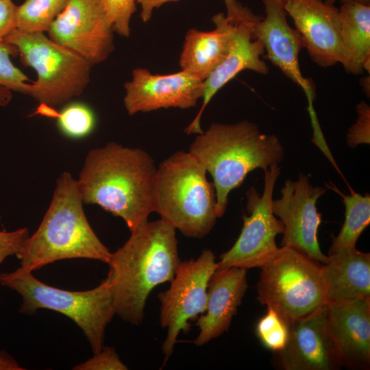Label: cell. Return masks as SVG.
<instances>
[{
  "label": "cell",
  "mask_w": 370,
  "mask_h": 370,
  "mask_svg": "<svg viewBox=\"0 0 370 370\" xmlns=\"http://www.w3.org/2000/svg\"><path fill=\"white\" fill-rule=\"evenodd\" d=\"M283 5L312 61L322 68L341 64L339 9L323 0H284Z\"/></svg>",
  "instance_id": "15"
},
{
  "label": "cell",
  "mask_w": 370,
  "mask_h": 370,
  "mask_svg": "<svg viewBox=\"0 0 370 370\" xmlns=\"http://www.w3.org/2000/svg\"><path fill=\"white\" fill-rule=\"evenodd\" d=\"M156 170L153 158L141 149L115 142L94 149L77 180L83 203L97 204L121 218L132 232L153 212Z\"/></svg>",
  "instance_id": "2"
},
{
  "label": "cell",
  "mask_w": 370,
  "mask_h": 370,
  "mask_svg": "<svg viewBox=\"0 0 370 370\" xmlns=\"http://www.w3.org/2000/svg\"><path fill=\"white\" fill-rule=\"evenodd\" d=\"M325 2L334 5L337 1H339L341 4L347 3H358L365 5H370V0H325Z\"/></svg>",
  "instance_id": "37"
},
{
  "label": "cell",
  "mask_w": 370,
  "mask_h": 370,
  "mask_svg": "<svg viewBox=\"0 0 370 370\" xmlns=\"http://www.w3.org/2000/svg\"><path fill=\"white\" fill-rule=\"evenodd\" d=\"M290 324L275 310L267 307L266 314L256 324V335L266 348L278 353L284 349L288 341Z\"/></svg>",
  "instance_id": "26"
},
{
  "label": "cell",
  "mask_w": 370,
  "mask_h": 370,
  "mask_svg": "<svg viewBox=\"0 0 370 370\" xmlns=\"http://www.w3.org/2000/svg\"><path fill=\"white\" fill-rule=\"evenodd\" d=\"M206 174L201 162L184 151L171 155L156 170L153 212L186 237L208 235L218 218L215 187Z\"/></svg>",
  "instance_id": "5"
},
{
  "label": "cell",
  "mask_w": 370,
  "mask_h": 370,
  "mask_svg": "<svg viewBox=\"0 0 370 370\" xmlns=\"http://www.w3.org/2000/svg\"><path fill=\"white\" fill-rule=\"evenodd\" d=\"M124 88V106L130 115H134L161 108H193L202 99L204 81L182 70L160 75L136 68Z\"/></svg>",
  "instance_id": "14"
},
{
  "label": "cell",
  "mask_w": 370,
  "mask_h": 370,
  "mask_svg": "<svg viewBox=\"0 0 370 370\" xmlns=\"http://www.w3.org/2000/svg\"><path fill=\"white\" fill-rule=\"evenodd\" d=\"M262 195L254 187L246 192L247 211L243 215V226L233 245L221 256L217 269L240 267L245 269L261 268L277 254L280 247L275 243L278 234L284 232L282 222L273 212V194L280 175V167L273 164L264 171Z\"/></svg>",
  "instance_id": "10"
},
{
  "label": "cell",
  "mask_w": 370,
  "mask_h": 370,
  "mask_svg": "<svg viewBox=\"0 0 370 370\" xmlns=\"http://www.w3.org/2000/svg\"><path fill=\"white\" fill-rule=\"evenodd\" d=\"M4 40L16 47L24 66L36 71L29 95L40 104H62L79 96L90 81L92 65L44 33L16 29Z\"/></svg>",
  "instance_id": "7"
},
{
  "label": "cell",
  "mask_w": 370,
  "mask_h": 370,
  "mask_svg": "<svg viewBox=\"0 0 370 370\" xmlns=\"http://www.w3.org/2000/svg\"><path fill=\"white\" fill-rule=\"evenodd\" d=\"M175 229L160 219L131 232L108 262L115 314L140 325L147 299L157 286L170 282L180 262Z\"/></svg>",
  "instance_id": "1"
},
{
  "label": "cell",
  "mask_w": 370,
  "mask_h": 370,
  "mask_svg": "<svg viewBox=\"0 0 370 370\" xmlns=\"http://www.w3.org/2000/svg\"><path fill=\"white\" fill-rule=\"evenodd\" d=\"M188 151L213 179L218 218L225 212L230 192L243 184L249 173L279 164L284 154L277 136L262 133L247 120L212 123L197 134Z\"/></svg>",
  "instance_id": "3"
},
{
  "label": "cell",
  "mask_w": 370,
  "mask_h": 370,
  "mask_svg": "<svg viewBox=\"0 0 370 370\" xmlns=\"http://www.w3.org/2000/svg\"><path fill=\"white\" fill-rule=\"evenodd\" d=\"M325 320L343 365L351 369H369L370 301L350 299L328 303Z\"/></svg>",
  "instance_id": "17"
},
{
  "label": "cell",
  "mask_w": 370,
  "mask_h": 370,
  "mask_svg": "<svg viewBox=\"0 0 370 370\" xmlns=\"http://www.w3.org/2000/svg\"><path fill=\"white\" fill-rule=\"evenodd\" d=\"M321 264L299 251L280 247L261 267L258 299L288 322L328 304L321 276Z\"/></svg>",
  "instance_id": "8"
},
{
  "label": "cell",
  "mask_w": 370,
  "mask_h": 370,
  "mask_svg": "<svg viewBox=\"0 0 370 370\" xmlns=\"http://www.w3.org/2000/svg\"><path fill=\"white\" fill-rule=\"evenodd\" d=\"M357 119L347 134V142L350 147L361 143H369L370 107L365 101L356 106Z\"/></svg>",
  "instance_id": "30"
},
{
  "label": "cell",
  "mask_w": 370,
  "mask_h": 370,
  "mask_svg": "<svg viewBox=\"0 0 370 370\" xmlns=\"http://www.w3.org/2000/svg\"><path fill=\"white\" fill-rule=\"evenodd\" d=\"M284 0H262L265 16L254 24V34L262 44L267 58L283 74L303 89L308 99L307 110L312 126L319 124L313 107L315 88L312 79L301 71L299 54L304 44L301 36L292 28L284 8Z\"/></svg>",
  "instance_id": "13"
},
{
  "label": "cell",
  "mask_w": 370,
  "mask_h": 370,
  "mask_svg": "<svg viewBox=\"0 0 370 370\" xmlns=\"http://www.w3.org/2000/svg\"><path fill=\"white\" fill-rule=\"evenodd\" d=\"M23 369L7 353L0 352V370H18Z\"/></svg>",
  "instance_id": "35"
},
{
  "label": "cell",
  "mask_w": 370,
  "mask_h": 370,
  "mask_svg": "<svg viewBox=\"0 0 370 370\" xmlns=\"http://www.w3.org/2000/svg\"><path fill=\"white\" fill-rule=\"evenodd\" d=\"M215 29H190L186 34L180 56L182 71L204 81L225 57L230 47L234 23L222 12L212 18Z\"/></svg>",
  "instance_id": "21"
},
{
  "label": "cell",
  "mask_w": 370,
  "mask_h": 370,
  "mask_svg": "<svg viewBox=\"0 0 370 370\" xmlns=\"http://www.w3.org/2000/svg\"><path fill=\"white\" fill-rule=\"evenodd\" d=\"M68 0H25L16 8V29L24 33H44L62 12Z\"/></svg>",
  "instance_id": "24"
},
{
  "label": "cell",
  "mask_w": 370,
  "mask_h": 370,
  "mask_svg": "<svg viewBox=\"0 0 370 370\" xmlns=\"http://www.w3.org/2000/svg\"><path fill=\"white\" fill-rule=\"evenodd\" d=\"M324 293L328 303L350 299L370 301V254L356 248L328 256L321 266Z\"/></svg>",
  "instance_id": "20"
},
{
  "label": "cell",
  "mask_w": 370,
  "mask_h": 370,
  "mask_svg": "<svg viewBox=\"0 0 370 370\" xmlns=\"http://www.w3.org/2000/svg\"><path fill=\"white\" fill-rule=\"evenodd\" d=\"M47 116L57 118L61 132L71 138H82L89 134L95 125L92 110L82 103H73L57 112L49 108Z\"/></svg>",
  "instance_id": "25"
},
{
  "label": "cell",
  "mask_w": 370,
  "mask_h": 370,
  "mask_svg": "<svg viewBox=\"0 0 370 370\" xmlns=\"http://www.w3.org/2000/svg\"><path fill=\"white\" fill-rule=\"evenodd\" d=\"M226 8V17L233 23H255L261 17L243 5L237 0H223Z\"/></svg>",
  "instance_id": "33"
},
{
  "label": "cell",
  "mask_w": 370,
  "mask_h": 370,
  "mask_svg": "<svg viewBox=\"0 0 370 370\" xmlns=\"http://www.w3.org/2000/svg\"><path fill=\"white\" fill-rule=\"evenodd\" d=\"M217 267L214 253L205 249L197 258L180 261L169 288L158 295L160 323L166 329L162 346L164 363L173 354L180 334L189 331V321L205 312L208 283Z\"/></svg>",
  "instance_id": "9"
},
{
  "label": "cell",
  "mask_w": 370,
  "mask_h": 370,
  "mask_svg": "<svg viewBox=\"0 0 370 370\" xmlns=\"http://www.w3.org/2000/svg\"><path fill=\"white\" fill-rule=\"evenodd\" d=\"M326 304L291 323L288 341L278 353L283 369L336 370L343 367L327 327Z\"/></svg>",
  "instance_id": "16"
},
{
  "label": "cell",
  "mask_w": 370,
  "mask_h": 370,
  "mask_svg": "<svg viewBox=\"0 0 370 370\" xmlns=\"http://www.w3.org/2000/svg\"><path fill=\"white\" fill-rule=\"evenodd\" d=\"M77 180L62 173L50 205L36 231L26 238L16 256L28 271L57 260L87 258L108 263L111 252L90 225Z\"/></svg>",
  "instance_id": "4"
},
{
  "label": "cell",
  "mask_w": 370,
  "mask_h": 370,
  "mask_svg": "<svg viewBox=\"0 0 370 370\" xmlns=\"http://www.w3.org/2000/svg\"><path fill=\"white\" fill-rule=\"evenodd\" d=\"M75 370H126L127 366L121 360L115 349L103 346L102 349L94 356L76 366Z\"/></svg>",
  "instance_id": "29"
},
{
  "label": "cell",
  "mask_w": 370,
  "mask_h": 370,
  "mask_svg": "<svg viewBox=\"0 0 370 370\" xmlns=\"http://www.w3.org/2000/svg\"><path fill=\"white\" fill-rule=\"evenodd\" d=\"M370 78L369 75L360 79V86L365 94L369 97L370 94Z\"/></svg>",
  "instance_id": "38"
},
{
  "label": "cell",
  "mask_w": 370,
  "mask_h": 370,
  "mask_svg": "<svg viewBox=\"0 0 370 370\" xmlns=\"http://www.w3.org/2000/svg\"><path fill=\"white\" fill-rule=\"evenodd\" d=\"M343 65L348 73H370V5L347 3L339 8Z\"/></svg>",
  "instance_id": "22"
},
{
  "label": "cell",
  "mask_w": 370,
  "mask_h": 370,
  "mask_svg": "<svg viewBox=\"0 0 370 370\" xmlns=\"http://www.w3.org/2000/svg\"><path fill=\"white\" fill-rule=\"evenodd\" d=\"M18 54L14 45L5 40L0 42V86L29 95L32 84L28 83L29 78L11 61V56Z\"/></svg>",
  "instance_id": "27"
},
{
  "label": "cell",
  "mask_w": 370,
  "mask_h": 370,
  "mask_svg": "<svg viewBox=\"0 0 370 370\" xmlns=\"http://www.w3.org/2000/svg\"><path fill=\"white\" fill-rule=\"evenodd\" d=\"M254 24L234 23L228 51L211 74L204 81L202 105L197 114L187 126V134H199L202 114L216 93L227 82L245 70L267 75L269 69L262 59L264 49L262 42L255 38Z\"/></svg>",
  "instance_id": "18"
},
{
  "label": "cell",
  "mask_w": 370,
  "mask_h": 370,
  "mask_svg": "<svg viewBox=\"0 0 370 370\" xmlns=\"http://www.w3.org/2000/svg\"><path fill=\"white\" fill-rule=\"evenodd\" d=\"M342 197L345 220L339 233L332 241L328 254L344 249L356 248L358 238L370 223V196L362 195L350 188V195Z\"/></svg>",
  "instance_id": "23"
},
{
  "label": "cell",
  "mask_w": 370,
  "mask_h": 370,
  "mask_svg": "<svg viewBox=\"0 0 370 370\" xmlns=\"http://www.w3.org/2000/svg\"><path fill=\"white\" fill-rule=\"evenodd\" d=\"M247 290V269L233 267L216 270L208 283L205 314L196 322L199 332L195 345L203 346L228 330Z\"/></svg>",
  "instance_id": "19"
},
{
  "label": "cell",
  "mask_w": 370,
  "mask_h": 370,
  "mask_svg": "<svg viewBox=\"0 0 370 370\" xmlns=\"http://www.w3.org/2000/svg\"><path fill=\"white\" fill-rule=\"evenodd\" d=\"M114 32L123 37L130 35V21L135 12L136 0H101Z\"/></svg>",
  "instance_id": "28"
},
{
  "label": "cell",
  "mask_w": 370,
  "mask_h": 370,
  "mask_svg": "<svg viewBox=\"0 0 370 370\" xmlns=\"http://www.w3.org/2000/svg\"><path fill=\"white\" fill-rule=\"evenodd\" d=\"M12 98V91L5 87L0 86V107L8 105Z\"/></svg>",
  "instance_id": "36"
},
{
  "label": "cell",
  "mask_w": 370,
  "mask_h": 370,
  "mask_svg": "<svg viewBox=\"0 0 370 370\" xmlns=\"http://www.w3.org/2000/svg\"><path fill=\"white\" fill-rule=\"evenodd\" d=\"M325 192L323 187L312 186L308 175L300 173L298 180L285 182L281 197L272 202L273 212L284 227L281 247H291L321 264L328 256L321 250L318 241L321 214L316 204Z\"/></svg>",
  "instance_id": "12"
},
{
  "label": "cell",
  "mask_w": 370,
  "mask_h": 370,
  "mask_svg": "<svg viewBox=\"0 0 370 370\" xmlns=\"http://www.w3.org/2000/svg\"><path fill=\"white\" fill-rule=\"evenodd\" d=\"M0 284L21 296L19 312L32 314L45 308L61 313L82 330L93 354L103 347L106 328L116 314L111 285L106 278L94 288L72 291L46 284L19 267L0 273Z\"/></svg>",
  "instance_id": "6"
},
{
  "label": "cell",
  "mask_w": 370,
  "mask_h": 370,
  "mask_svg": "<svg viewBox=\"0 0 370 370\" xmlns=\"http://www.w3.org/2000/svg\"><path fill=\"white\" fill-rule=\"evenodd\" d=\"M177 1L179 0H136V3L139 4L141 8L140 16L142 21L147 23L155 9L160 8L167 2Z\"/></svg>",
  "instance_id": "34"
},
{
  "label": "cell",
  "mask_w": 370,
  "mask_h": 370,
  "mask_svg": "<svg viewBox=\"0 0 370 370\" xmlns=\"http://www.w3.org/2000/svg\"><path fill=\"white\" fill-rule=\"evenodd\" d=\"M47 32L53 41L92 66L114 49V32L101 0H68Z\"/></svg>",
  "instance_id": "11"
},
{
  "label": "cell",
  "mask_w": 370,
  "mask_h": 370,
  "mask_svg": "<svg viewBox=\"0 0 370 370\" xmlns=\"http://www.w3.org/2000/svg\"><path fill=\"white\" fill-rule=\"evenodd\" d=\"M16 8L12 0H0V42L16 29Z\"/></svg>",
  "instance_id": "32"
},
{
  "label": "cell",
  "mask_w": 370,
  "mask_h": 370,
  "mask_svg": "<svg viewBox=\"0 0 370 370\" xmlns=\"http://www.w3.org/2000/svg\"><path fill=\"white\" fill-rule=\"evenodd\" d=\"M27 228H19L12 232L0 231V264L10 256L16 255L26 238Z\"/></svg>",
  "instance_id": "31"
}]
</instances>
